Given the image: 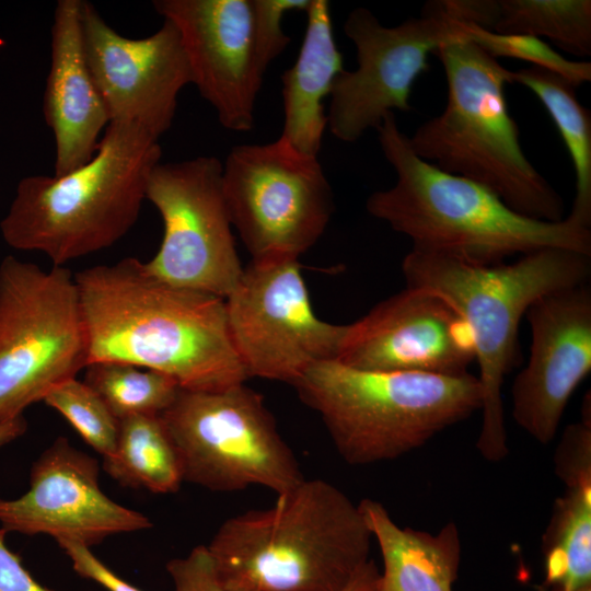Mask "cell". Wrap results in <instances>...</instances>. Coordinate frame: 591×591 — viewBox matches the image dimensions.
I'll use <instances>...</instances> for the list:
<instances>
[{"instance_id": "cb8c5ba5", "label": "cell", "mask_w": 591, "mask_h": 591, "mask_svg": "<svg viewBox=\"0 0 591 591\" xmlns=\"http://www.w3.org/2000/svg\"><path fill=\"white\" fill-rule=\"evenodd\" d=\"M479 27L546 37L565 51L591 56L590 0H483Z\"/></svg>"}, {"instance_id": "d6986e66", "label": "cell", "mask_w": 591, "mask_h": 591, "mask_svg": "<svg viewBox=\"0 0 591 591\" xmlns=\"http://www.w3.org/2000/svg\"><path fill=\"white\" fill-rule=\"evenodd\" d=\"M44 116L55 138V176L88 163L109 118L90 72L81 31V0H59L51 26V62Z\"/></svg>"}, {"instance_id": "ba28073f", "label": "cell", "mask_w": 591, "mask_h": 591, "mask_svg": "<svg viewBox=\"0 0 591 591\" xmlns=\"http://www.w3.org/2000/svg\"><path fill=\"white\" fill-rule=\"evenodd\" d=\"M88 366L74 275L5 256L0 263V422L23 415Z\"/></svg>"}, {"instance_id": "f1b7e54d", "label": "cell", "mask_w": 591, "mask_h": 591, "mask_svg": "<svg viewBox=\"0 0 591 591\" xmlns=\"http://www.w3.org/2000/svg\"><path fill=\"white\" fill-rule=\"evenodd\" d=\"M173 591H229L218 582L206 545L194 547L186 556L166 564ZM380 570L371 559L343 591H375Z\"/></svg>"}, {"instance_id": "ffe728a7", "label": "cell", "mask_w": 591, "mask_h": 591, "mask_svg": "<svg viewBox=\"0 0 591 591\" xmlns=\"http://www.w3.org/2000/svg\"><path fill=\"white\" fill-rule=\"evenodd\" d=\"M306 28L297 60L281 76V136L299 151L317 157L327 128L324 99L344 70L334 36L329 3L310 0Z\"/></svg>"}, {"instance_id": "30bf717a", "label": "cell", "mask_w": 591, "mask_h": 591, "mask_svg": "<svg viewBox=\"0 0 591 591\" xmlns=\"http://www.w3.org/2000/svg\"><path fill=\"white\" fill-rule=\"evenodd\" d=\"M221 181L232 227L251 260L298 259L322 236L335 209L317 157L282 137L234 146Z\"/></svg>"}, {"instance_id": "83f0119b", "label": "cell", "mask_w": 591, "mask_h": 591, "mask_svg": "<svg viewBox=\"0 0 591 591\" xmlns=\"http://www.w3.org/2000/svg\"><path fill=\"white\" fill-rule=\"evenodd\" d=\"M463 24V36L494 58L520 59L556 72L577 88L591 81V62L567 59L543 39L524 34H502Z\"/></svg>"}, {"instance_id": "44dd1931", "label": "cell", "mask_w": 591, "mask_h": 591, "mask_svg": "<svg viewBox=\"0 0 591 591\" xmlns=\"http://www.w3.org/2000/svg\"><path fill=\"white\" fill-rule=\"evenodd\" d=\"M359 507L382 557L375 591H453L461 558L454 523L432 534L401 528L379 501L366 498Z\"/></svg>"}, {"instance_id": "e575fe53", "label": "cell", "mask_w": 591, "mask_h": 591, "mask_svg": "<svg viewBox=\"0 0 591 591\" xmlns=\"http://www.w3.org/2000/svg\"><path fill=\"white\" fill-rule=\"evenodd\" d=\"M579 591H591V587L583 588V589H581Z\"/></svg>"}, {"instance_id": "d4e9b609", "label": "cell", "mask_w": 591, "mask_h": 591, "mask_svg": "<svg viewBox=\"0 0 591 591\" xmlns=\"http://www.w3.org/2000/svg\"><path fill=\"white\" fill-rule=\"evenodd\" d=\"M546 582L559 591L591 583V486L566 487L543 537Z\"/></svg>"}, {"instance_id": "d6a6232c", "label": "cell", "mask_w": 591, "mask_h": 591, "mask_svg": "<svg viewBox=\"0 0 591 591\" xmlns=\"http://www.w3.org/2000/svg\"><path fill=\"white\" fill-rule=\"evenodd\" d=\"M7 533L0 528V591H55L39 583L7 546Z\"/></svg>"}, {"instance_id": "f546056e", "label": "cell", "mask_w": 591, "mask_h": 591, "mask_svg": "<svg viewBox=\"0 0 591 591\" xmlns=\"http://www.w3.org/2000/svg\"><path fill=\"white\" fill-rule=\"evenodd\" d=\"M254 14V49L256 68L264 78L268 66L290 43L281 21L286 12L308 9L310 0H251Z\"/></svg>"}, {"instance_id": "52a82bcc", "label": "cell", "mask_w": 591, "mask_h": 591, "mask_svg": "<svg viewBox=\"0 0 591 591\" xmlns=\"http://www.w3.org/2000/svg\"><path fill=\"white\" fill-rule=\"evenodd\" d=\"M292 386L350 465L401 457L482 408V387L470 372L369 371L328 360Z\"/></svg>"}, {"instance_id": "484cf974", "label": "cell", "mask_w": 591, "mask_h": 591, "mask_svg": "<svg viewBox=\"0 0 591 591\" xmlns=\"http://www.w3.org/2000/svg\"><path fill=\"white\" fill-rule=\"evenodd\" d=\"M84 371L83 381L118 420L132 415H160L179 391L170 376L131 363L97 361L89 363Z\"/></svg>"}, {"instance_id": "8fae6325", "label": "cell", "mask_w": 591, "mask_h": 591, "mask_svg": "<svg viewBox=\"0 0 591 591\" xmlns=\"http://www.w3.org/2000/svg\"><path fill=\"white\" fill-rule=\"evenodd\" d=\"M224 302L247 379L293 385L312 366L338 357L347 325L315 314L296 258L251 260Z\"/></svg>"}, {"instance_id": "7a4b0ae2", "label": "cell", "mask_w": 591, "mask_h": 591, "mask_svg": "<svg viewBox=\"0 0 591 591\" xmlns=\"http://www.w3.org/2000/svg\"><path fill=\"white\" fill-rule=\"evenodd\" d=\"M372 541L359 503L303 478L269 507L227 519L206 548L229 591H343L371 560Z\"/></svg>"}, {"instance_id": "4fadbf2b", "label": "cell", "mask_w": 591, "mask_h": 591, "mask_svg": "<svg viewBox=\"0 0 591 591\" xmlns=\"http://www.w3.org/2000/svg\"><path fill=\"white\" fill-rule=\"evenodd\" d=\"M222 162L197 157L160 162L146 190L163 221V239L144 267L170 285L225 299L242 267L222 192Z\"/></svg>"}, {"instance_id": "8992f818", "label": "cell", "mask_w": 591, "mask_h": 591, "mask_svg": "<svg viewBox=\"0 0 591 591\" xmlns=\"http://www.w3.org/2000/svg\"><path fill=\"white\" fill-rule=\"evenodd\" d=\"M159 139L140 127L108 123L93 158L61 176L22 178L0 230L5 243L63 266L119 241L135 225Z\"/></svg>"}, {"instance_id": "4dcf8cb0", "label": "cell", "mask_w": 591, "mask_h": 591, "mask_svg": "<svg viewBox=\"0 0 591 591\" xmlns=\"http://www.w3.org/2000/svg\"><path fill=\"white\" fill-rule=\"evenodd\" d=\"M584 398L579 422L568 426L556 450L555 472L566 487L591 486V412Z\"/></svg>"}, {"instance_id": "9a60e30c", "label": "cell", "mask_w": 591, "mask_h": 591, "mask_svg": "<svg viewBox=\"0 0 591 591\" xmlns=\"http://www.w3.org/2000/svg\"><path fill=\"white\" fill-rule=\"evenodd\" d=\"M99 471L96 459L58 437L33 463L27 491L0 498L1 528L90 548L108 536L152 528L147 515L103 493Z\"/></svg>"}, {"instance_id": "ac0fdd59", "label": "cell", "mask_w": 591, "mask_h": 591, "mask_svg": "<svg viewBox=\"0 0 591 591\" xmlns=\"http://www.w3.org/2000/svg\"><path fill=\"white\" fill-rule=\"evenodd\" d=\"M155 11L177 28L194 84L220 124L248 131L263 85L256 68L251 0H155Z\"/></svg>"}, {"instance_id": "7402d4cb", "label": "cell", "mask_w": 591, "mask_h": 591, "mask_svg": "<svg viewBox=\"0 0 591 591\" xmlns=\"http://www.w3.org/2000/svg\"><path fill=\"white\" fill-rule=\"evenodd\" d=\"M103 468L124 487L172 494L183 479L176 448L160 415H132L119 420L114 452Z\"/></svg>"}, {"instance_id": "836d02e7", "label": "cell", "mask_w": 591, "mask_h": 591, "mask_svg": "<svg viewBox=\"0 0 591 591\" xmlns=\"http://www.w3.org/2000/svg\"><path fill=\"white\" fill-rule=\"evenodd\" d=\"M27 430L23 415L0 422V448L22 437Z\"/></svg>"}, {"instance_id": "603a6c76", "label": "cell", "mask_w": 591, "mask_h": 591, "mask_svg": "<svg viewBox=\"0 0 591 591\" xmlns=\"http://www.w3.org/2000/svg\"><path fill=\"white\" fill-rule=\"evenodd\" d=\"M512 83L531 90L554 120L571 158L576 195L569 218L591 227V114L578 100L577 86L563 76L528 67L512 71Z\"/></svg>"}, {"instance_id": "e0dca14e", "label": "cell", "mask_w": 591, "mask_h": 591, "mask_svg": "<svg viewBox=\"0 0 591 591\" xmlns=\"http://www.w3.org/2000/svg\"><path fill=\"white\" fill-rule=\"evenodd\" d=\"M525 315L530 357L512 384V417L532 439L547 444L591 370V289L582 283L552 291Z\"/></svg>"}, {"instance_id": "7c38bea8", "label": "cell", "mask_w": 591, "mask_h": 591, "mask_svg": "<svg viewBox=\"0 0 591 591\" xmlns=\"http://www.w3.org/2000/svg\"><path fill=\"white\" fill-rule=\"evenodd\" d=\"M462 23L445 14L438 1L425 5L420 18L389 27L367 8L347 16L344 33L354 43L357 68L336 77L331 93L327 128L335 138L354 142L378 129L389 113L412 109L416 79L428 70V57L443 44L463 38Z\"/></svg>"}, {"instance_id": "4316f807", "label": "cell", "mask_w": 591, "mask_h": 591, "mask_svg": "<svg viewBox=\"0 0 591 591\" xmlns=\"http://www.w3.org/2000/svg\"><path fill=\"white\" fill-rule=\"evenodd\" d=\"M43 402L62 415L103 459L114 452L119 420L84 381L68 379L54 386Z\"/></svg>"}, {"instance_id": "5bb4252c", "label": "cell", "mask_w": 591, "mask_h": 591, "mask_svg": "<svg viewBox=\"0 0 591 591\" xmlns=\"http://www.w3.org/2000/svg\"><path fill=\"white\" fill-rule=\"evenodd\" d=\"M81 31L86 62L109 123L135 125L159 139L172 126L179 92L192 84L176 26L164 20L148 37H125L92 3L81 0Z\"/></svg>"}, {"instance_id": "1f68e13d", "label": "cell", "mask_w": 591, "mask_h": 591, "mask_svg": "<svg viewBox=\"0 0 591 591\" xmlns=\"http://www.w3.org/2000/svg\"><path fill=\"white\" fill-rule=\"evenodd\" d=\"M58 545L80 577L95 582L106 591H142L113 571L90 547L73 542H59Z\"/></svg>"}, {"instance_id": "277c9868", "label": "cell", "mask_w": 591, "mask_h": 591, "mask_svg": "<svg viewBox=\"0 0 591 591\" xmlns=\"http://www.w3.org/2000/svg\"><path fill=\"white\" fill-rule=\"evenodd\" d=\"M402 273L406 287L434 292L467 325L482 387L476 448L487 461H501L508 454L501 390L520 359V322L540 297L588 283L591 255L548 247L513 263L485 265L412 248L402 262Z\"/></svg>"}, {"instance_id": "5b68a950", "label": "cell", "mask_w": 591, "mask_h": 591, "mask_svg": "<svg viewBox=\"0 0 591 591\" xmlns=\"http://www.w3.org/2000/svg\"><path fill=\"white\" fill-rule=\"evenodd\" d=\"M433 55L444 70L447 103L408 137L415 154L486 187L520 215L563 220L564 200L526 158L509 113L505 86L512 71L464 37Z\"/></svg>"}, {"instance_id": "9c48e42d", "label": "cell", "mask_w": 591, "mask_h": 591, "mask_svg": "<svg viewBox=\"0 0 591 591\" xmlns=\"http://www.w3.org/2000/svg\"><path fill=\"white\" fill-rule=\"evenodd\" d=\"M160 417L184 482L220 493L260 486L278 495L304 478L263 396L245 383L218 391L179 389Z\"/></svg>"}, {"instance_id": "2e32d148", "label": "cell", "mask_w": 591, "mask_h": 591, "mask_svg": "<svg viewBox=\"0 0 591 591\" xmlns=\"http://www.w3.org/2000/svg\"><path fill=\"white\" fill-rule=\"evenodd\" d=\"M336 361L369 371L461 375L475 351L467 325L441 297L406 287L347 324Z\"/></svg>"}, {"instance_id": "3957f363", "label": "cell", "mask_w": 591, "mask_h": 591, "mask_svg": "<svg viewBox=\"0 0 591 591\" xmlns=\"http://www.w3.org/2000/svg\"><path fill=\"white\" fill-rule=\"evenodd\" d=\"M379 142L395 184L372 193L367 211L406 235L412 248L493 265L513 255L563 247L591 255V229L568 216L557 222L528 218L486 187L439 170L412 150L389 113Z\"/></svg>"}, {"instance_id": "6da1fadb", "label": "cell", "mask_w": 591, "mask_h": 591, "mask_svg": "<svg viewBox=\"0 0 591 591\" xmlns=\"http://www.w3.org/2000/svg\"><path fill=\"white\" fill-rule=\"evenodd\" d=\"M74 281L88 364H136L187 391H218L247 380L223 298L162 281L136 257L88 267L74 274Z\"/></svg>"}]
</instances>
